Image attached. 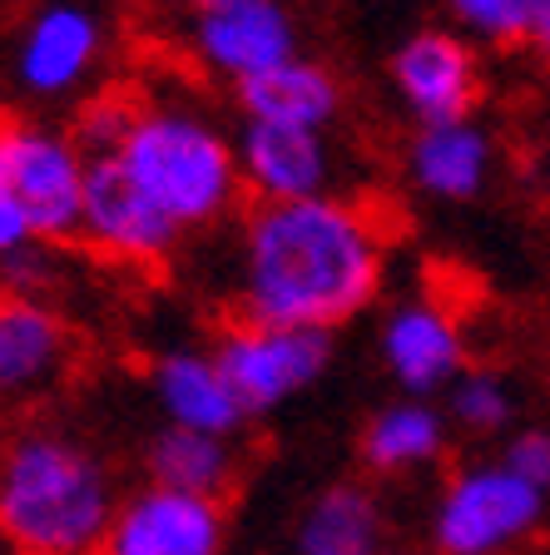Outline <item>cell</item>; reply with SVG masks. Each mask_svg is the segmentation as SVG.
I'll return each instance as SVG.
<instances>
[{
  "instance_id": "cell-1",
  "label": "cell",
  "mask_w": 550,
  "mask_h": 555,
  "mask_svg": "<svg viewBox=\"0 0 550 555\" xmlns=\"http://www.w3.org/2000/svg\"><path fill=\"white\" fill-rule=\"evenodd\" d=\"M387 278V233L357 198L253 204L239 233V302L253 323L337 333Z\"/></svg>"
},
{
  "instance_id": "cell-2",
  "label": "cell",
  "mask_w": 550,
  "mask_h": 555,
  "mask_svg": "<svg viewBox=\"0 0 550 555\" xmlns=\"http://www.w3.org/2000/svg\"><path fill=\"white\" fill-rule=\"evenodd\" d=\"M119 501L115 472L90 441L55 427L0 441V541L15 555H100Z\"/></svg>"
},
{
  "instance_id": "cell-3",
  "label": "cell",
  "mask_w": 550,
  "mask_h": 555,
  "mask_svg": "<svg viewBox=\"0 0 550 555\" xmlns=\"http://www.w3.org/2000/svg\"><path fill=\"white\" fill-rule=\"evenodd\" d=\"M115 159L183 233L229 219L243 194L233 139L194 100H139L125 150Z\"/></svg>"
},
{
  "instance_id": "cell-4",
  "label": "cell",
  "mask_w": 550,
  "mask_h": 555,
  "mask_svg": "<svg viewBox=\"0 0 550 555\" xmlns=\"http://www.w3.org/2000/svg\"><path fill=\"white\" fill-rule=\"evenodd\" d=\"M550 496L526 486L511 466L466 462L447 476L432 506V551L436 555H516L546 526Z\"/></svg>"
},
{
  "instance_id": "cell-5",
  "label": "cell",
  "mask_w": 550,
  "mask_h": 555,
  "mask_svg": "<svg viewBox=\"0 0 550 555\" xmlns=\"http://www.w3.org/2000/svg\"><path fill=\"white\" fill-rule=\"evenodd\" d=\"M90 159L69 129L40 119H0V194L15 198L40 243L80 238Z\"/></svg>"
},
{
  "instance_id": "cell-6",
  "label": "cell",
  "mask_w": 550,
  "mask_h": 555,
  "mask_svg": "<svg viewBox=\"0 0 550 555\" xmlns=\"http://www.w3.org/2000/svg\"><path fill=\"white\" fill-rule=\"evenodd\" d=\"M214 362L229 377L233 397L248 416H268L303 397L333 362V333H308V327H273V323H243L223 327L214 337Z\"/></svg>"
},
{
  "instance_id": "cell-7",
  "label": "cell",
  "mask_w": 550,
  "mask_h": 555,
  "mask_svg": "<svg viewBox=\"0 0 550 555\" xmlns=\"http://www.w3.org/2000/svg\"><path fill=\"white\" fill-rule=\"evenodd\" d=\"M183 40L208 75L243 90L298 55V21L278 0H204L189 11Z\"/></svg>"
},
{
  "instance_id": "cell-8",
  "label": "cell",
  "mask_w": 550,
  "mask_h": 555,
  "mask_svg": "<svg viewBox=\"0 0 550 555\" xmlns=\"http://www.w3.org/2000/svg\"><path fill=\"white\" fill-rule=\"evenodd\" d=\"M378 352L401 397H422V402L447 397L466 372V333H461L457 312L432 293L397 298L382 312Z\"/></svg>"
},
{
  "instance_id": "cell-9",
  "label": "cell",
  "mask_w": 550,
  "mask_h": 555,
  "mask_svg": "<svg viewBox=\"0 0 550 555\" xmlns=\"http://www.w3.org/2000/svg\"><path fill=\"white\" fill-rule=\"evenodd\" d=\"M80 243L94 248L100 258H115V263L154 268L164 258H174V248L183 243V229L150 204V194L129 179L119 159H90Z\"/></svg>"
},
{
  "instance_id": "cell-10",
  "label": "cell",
  "mask_w": 550,
  "mask_h": 555,
  "mask_svg": "<svg viewBox=\"0 0 550 555\" xmlns=\"http://www.w3.org/2000/svg\"><path fill=\"white\" fill-rule=\"evenodd\" d=\"M110 25L90 5H40L15 35V80L35 100H65L94 80Z\"/></svg>"
},
{
  "instance_id": "cell-11",
  "label": "cell",
  "mask_w": 550,
  "mask_h": 555,
  "mask_svg": "<svg viewBox=\"0 0 550 555\" xmlns=\"http://www.w3.org/2000/svg\"><path fill=\"white\" fill-rule=\"evenodd\" d=\"M392 90L412 109L417 129L471 119V104L482 94V60L476 46H466L451 25H426L412 30L387 60Z\"/></svg>"
},
{
  "instance_id": "cell-12",
  "label": "cell",
  "mask_w": 550,
  "mask_h": 555,
  "mask_svg": "<svg viewBox=\"0 0 550 555\" xmlns=\"http://www.w3.org/2000/svg\"><path fill=\"white\" fill-rule=\"evenodd\" d=\"M223 541H229L223 501L183 496L144 481L119 501L100 555H223Z\"/></svg>"
},
{
  "instance_id": "cell-13",
  "label": "cell",
  "mask_w": 550,
  "mask_h": 555,
  "mask_svg": "<svg viewBox=\"0 0 550 555\" xmlns=\"http://www.w3.org/2000/svg\"><path fill=\"white\" fill-rule=\"evenodd\" d=\"M75 337L50 298L0 293V406H30L65 382Z\"/></svg>"
},
{
  "instance_id": "cell-14",
  "label": "cell",
  "mask_w": 550,
  "mask_h": 555,
  "mask_svg": "<svg viewBox=\"0 0 550 555\" xmlns=\"http://www.w3.org/2000/svg\"><path fill=\"white\" fill-rule=\"evenodd\" d=\"M233 150H239L243 194H253L258 204H303V198L333 194L337 154L333 139L318 129L248 125L243 119Z\"/></svg>"
},
{
  "instance_id": "cell-15",
  "label": "cell",
  "mask_w": 550,
  "mask_h": 555,
  "mask_svg": "<svg viewBox=\"0 0 550 555\" xmlns=\"http://www.w3.org/2000/svg\"><path fill=\"white\" fill-rule=\"evenodd\" d=\"M150 392L164 412V427H183V431H204V437H229L239 441L248 412L239 406L229 377L218 372L214 352L199 347H174L159 352L150 367Z\"/></svg>"
},
{
  "instance_id": "cell-16",
  "label": "cell",
  "mask_w": 550,
  "mask_h": 555,
  "mask_svg": "<svg viewBox=\"0 0 550 555\" xmlns=\"http://www.w3.org/2000/svg\"><path fill=\"white\" fill-rule=\"evenodd\" d=\"M496 173V139L482 119H447L422 125L407 144V179L417 194L436 204H471L482 198Z\"/></svg>"
},
{
  "instance_id": "cell-17",
  "label": "cell",
  "mask_w": 550,
  "mask_h": 555,
  "mask_svg": "<svg viewBox=\"0 0 550 555\" xmlns=\"http://www.w3.org/2000/svg\"><path fill=\"white\" fill-rule=\"evenodd\" d=\"M243 119L248 125H283V129H328L343 115V80L322 60L293 55L287 65L268 69L258 80H248L243 90H233Z\"/></svg>"
},
{
  "instance_id": "cell-18",
  "label": "cell",
  "mask_w": 550,
  "mask_h": 555,
  "mask_svg": "<svg viewBox=\"0 0 550 555\" xmlns=\"http://www.w3.org/2000/svg\"><path fill=\"white\" fill-rule=\"evenodd\" d=\"M298 555H387V516L382 501L362 481H333L303 506L298 531H293Z\"/></svg>"
},
{
  "instance_id": "cell-19",
  "label": "cell",
  "mask_w": 550,
  "mask_h": 555,
  "mask_svg": "<svg viewBox=\"0 0 550 555\" xmlns=\"http://www.w3.org/2000/svg\"><path fill=\"white\" fill-rule=\"evenodd\" d=\"M451 437L447 406L422 402V397H397V402L378 406L367 416L357 451H362V466L378 476H407L422 472V466L442 462Z\"/></svg>"
},
{
  "instance_id": "cell-20",
  "label": "cell",
  "mask_w": 550,
  "mask_h": 555,
  "mask_svg": "<svg viewBox=\"0 0 550 555\" xmlns=\"http://www.w3.org/2000/svg\"><path fill=\"white\" fill-rule=\"evenodd\" d=\"M144 472H150V486H164V491L223 501L243 472V451L229 437L159 427L150 437V447H144Z\"/></svg>"
},
{
  "instance_id": "cell-21",
  "label": "cell",
  "mask_w": 550,
  "mask_h": 555,
  "mask_svg": "<svg viewBox=\"0 0 550 555\" xmlns=\"http://www.w3.org/2000/svg\"><path fill=\"white\" fill-rule=\"evenodd\" d=\"M516 416V387L496 367H466L447 392V422L466 437H496Z\"/></svg>"
},
{
  "instance_id": "cell-22",
  "label": "cell",
  "mask_w": 550,
  "mask_h": 555,
  "mask_svg": "<svg viewBox=\"0 0 550 555\" xmlns=\"http://www.w3.org/2000/svg\"><path fill=\"white\" fill-rule=\"evenodd\" d=\"M536 0H451V30L466 46H526Z\"/></svg>"
},
{
  "instance_id": "cell-23",
  "label": "cell",
  "mask_w": 550,
  "mask_h": 555,
  "mask_svg": "<svg viewBox=\"0 0 550 555\" xmlns=\"http://www.w3.org/2000/svg\"><path fill=\"white\" fill-rule=\"evenodd\" d=\"M135 100L125 94H94L75 109V125H69V139L80 144L85 159H115L125 150V134L135 125Z\"/></svg>"
},
{
  "instance_id": "cell-24",
  "label": "cell",
  "mask_w": 550,
  "mask_h": 555,
  "mask_svg": "<svg viewBox=\"0 0 550 555\" xmlns=\"http://www.w3.org/2000/svg\"><path fill=\"white\" fill-rule=\"evenodd\" d=\"M501 462L526 486H536L540 496H550V427H526L516 437H506Z\"/></svg>"
},
{
  "instance_id": "cell-25",
  "label": "cell",
  "mask_w": 550,
  "mask_h": 555,
  "mask_svg": "<svg viewBox=\"0 0 550 555\" xmlns=\"http://www.w3.org/2000/svg\"><path fill=\"white\" fill-rule=\"evenodd\" d=\"M55 283V254L50 243H30L15 258L0 263V293H21V298H46V288Z\"/></svg>"
},
{
  "instance_id": "cell-26",
  "label": "cell",
  "mask_w": 550,
  "mask_h": 555,
  "mask_svg": "<svg viewBox=\"0 0 550 555\" xmlns=\"http://www.w3.org/2000/svg\"><path fill=\"white\" fill-rule=\"evenodd\" d=\"M30 243H40V238H35L30 219H25V208L15 204V198L0 194V263H5V258H15L21 248H30Z\"/></svg>"
},
{
  "instance_id": "cell-27",
  "label": "cell",
  "mask_w": 550,
  "mask_h": 555,
  "mask_svg": "<svg viewBox=\"0 0 550 555\" xmlns=\"http://www.w3.org/2000/svg\"><path fill=\"white\" fill-rule=\"evenodd\" d=\"M526 46L536 50V60H546V65H550V0H536V11H530Z\"/></svg>"
},
{
  "instance_id": "cell-28",
  "label": "cell",
  "mask_w": 550,
  "mask_h": 555,
  "mask_svg": "<svg viewBox=\"0 0 550 555\" xmlns=\"http://www.w3.org/2000/svg\"><path fill=\"white\" fill-rule=\"evenodd\" d=\"M536 184H540V198L550 204V150L540 154V164H536Z\"/></svg>"
},
{
  "instance_id": "cell-29",
  "label": "cell",
  "mask_w": 550,
  "mask_h": 555,
  "mask_svg": "<svg viewBox=\"0 0 550 555\" xmlns=\"http://www.w3.org/2000/svg\"><path fill=\"white\" fill-rule=\"evenodd\" d=\"M387 555H417V551H387Z\"/></svg>"
}]
</instances>
